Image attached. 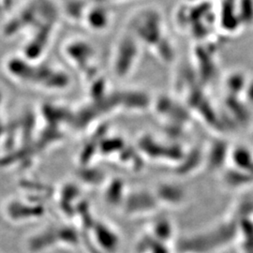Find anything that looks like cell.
<instances>
[{
  "mask_svg": "<svg viewBox=\"0 0 253 253\" xmlns=\"http://www.w3.org/2000/svg\"><path fill=\"white\" fill-rule=\"evenodd\" d=\"M157 199L164 204H170V206H177L183 203L185 199V193L183 189L174 185H163L159 188L156 194Z\"/></svg>",
  "mask_w": 253,
  "mask_h": 253,
  "instance_id": "1",
  "label": "cell"
},
{
  "mask_svg": "<svg viewBox=\"0 0 253 253\" xmlns=\"http://www.w3.org/2000/svg\"><path fill=\"white\" fill-rule=\"evenodd\" d=\"M235 169L253 175V152L247 147H237L231 156Z\"/></svg>",
  "mask_w": 253,
  "mask_h": 253,
  "instance_id": "2",
  "label": "cell"
},
{
  "mask_svg": "<svg viewBox=\"0 0 253 253\" xmlns=\"http://www.w3.org/2000/svg\"><path fill=\"white\" fill-rule=\"evenodd\" d=\"M153 234L156 235H161L162 242L166 243L167 240H170L172 235V226L170 221L163 219L158 221L153 225Z\"/></svg>",
  "mask_w": 253,
  "mask_h": 253,
  "instance_id": "3",
  "label": "cell"
}]
</instances>
